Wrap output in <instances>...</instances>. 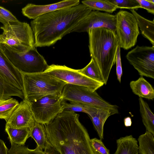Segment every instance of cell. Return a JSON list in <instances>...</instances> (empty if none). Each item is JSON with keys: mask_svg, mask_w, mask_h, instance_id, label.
<instances>
[{"mask_svg": "<svg viewBox=\"0 0 154 154\" xmlns=\"http://www.w3.org/2000/svg\"><path fill=\"white\" fill-rule=\"evenodd\" d=\"M79 115L63 110L44 124L47 137L55 154H94L86 128Z\"/></svg>", "mask_w": 154, "mask_h": 154, "instance_id": "1", "label": "cell"}, {"mask_svg": "<svg viewBox=\"0 0 154 154\" xmlns=\"http://www.w3.org/2000/svg\"><path fill=\"white\" fill-rule=\"evenodd\" d=\"M83 4L47 14L31 21L35 47L49 46L72 31L91 11Z\"/></svg>", "mask_w": 154, "mask_h": 154, "instance_id": "2", "label": "cell"}, {"mask_svg": "<svg viewBox=\"0 0 154 154\" xmlns=\"http://www.w3.org/2000/svg\"><path fill=\"white\" fill-rule=\"evenodd\" d=\"M89 48L106 85L112 66L116 63L119 41L116 32L105 28L88 30Z\"/></svg>", "mask_w": 154, "mask_h": 154, "instance_id": "3", "label": "cell"}, {"mask_svg": "<svg viewBox=\"0 0 154 154\" xmlns=\"http://www.w3.org/2000/svg\"><path fill=\"white\" fill-rule=\"evenodd\" d=\"M23 83L24 99L29 102L46 95H61L66 82L44 72L26 73L20 72Z\"/></svg>", "mask_w": 154, "mask_h": 154, "instance_id": "4", "label": "cell"}, {"mask_svg": "<svg viewBox=\"0 0 154 154\" xmlns=\"http://www.w3.org/2000/svg\"><path fill=\"white\" fill-rule=\"evenodd\" d=\"M0 43L21 55L35 48L33 33L30 25L19 21L10 22L0 27Z\"/></svg>", "mask_w": 154, "mask_h": 154, "instance_id": "5", "label": "cell"}, {"mask_svg": "<svg viewBox=\"0 0 154 154\" xmlns=\"http://www.w3.org/2000/svg\"><path fill=\"white\" fill-rule=\"evenodd\" d=\"M0 44L8 60L20 72L26 73H41L46 70L49 66L35 47L20 55L13 51L5 45Z\"/></svg>", "mask_w": 154, "mask_h": 154, "instance_id": "6", "label": "cell"}, {"mask_svg": "<svg viewBox=\"0 0 154 154\" xmlns=\"http://www.w3.org/2000/svg\"><path fill=\"white\" fill-rule=\"evenodd\" d=\"M61 97L63 100L110 109L119 113L117 106L110 103L103 99L96 91L86 87L67 84L63 88Z\"/></svg>", "mask_w": 154, "mask_h": 154, "instance_id": "7", "label": "cell"}, {"mask_svg": "<svg viewBox=\"0 0 154 154\" xmlns=\"http://www.w3.org/2000/svg\"><path fill=\"white\" fill-rule=\"evenodd\" d=\"M115 15L119 46L128 50L136 45L140 34L137 21L132 13L126 11H120Z\"/></svg>", "mask_w": 154, "mask_h": 154, "instance_id": "8", "label": "cell"}, {"mask_svg": "<svg viewBox=\"0 0 154 154\" xmlns=\"http://www.w3.org/2000/svg\"><path fill=\"white\" fill-rule=\"evenodd\" d=\"M43 72L67 84L84 86L93 91H96L104 85L86 76L79 69L65 65L52 64Z\"/></svg>", "mask_w": 154, "mask_h": 154, "instance_id": "9", "label": "cell"}, {"mask_svg": "<svg viewBox=\"0 0 154 154\" xmlns=\"http://www.w3.org/2000/svg\"><path fill=\"white\" fill-rule=\"evenodd\" d=\"M61 95L45 96L30 102L35 120L45 124L49 122L63 110Z\"/></svg>", "mask_w": 154, "mask_h": 154, "instance_id": "10", "label": "cell"}, {"mask_svg": "<svg viewBox=\"0 0 154 154\" xmlns=\"http://www.w3.org/2000/svg\"><path fill=\"white\" fill-rule=\"evenodd\" d=\"M126 58L141 76L154 79V47L139 46L128 52Z\"/></svg>", "mask_w": 154, "mask_h": 154, "instance_id": "11", "label": "cell"}, {"mask_svg": "<svg viewBox=\"0 0 154 154\" xmlns=\"http://www.w3.org/2000/svg\"><path fill=\"white\" fill-rule=\"evenodd\" d=\"M116 15L99 11H92L72 32H87L90 29L105 28L116 32Z\"/></svg>", "mask_w": 154, "mask_h": 154, "instance_id": "12", "label": "cell"}, {"mask_svg": "<svg viewBox=\"0 0 154 154\" xmlns=\"http://www.w3.org/2000/svg\"><path fill=\"white\" fill-rule=\"evenodd\" d=\"M79 3V0H66L44 5L29 3L22 8V13L28 18L34 20L47 14L77 6Z\"/></svg>", "mask_w": 154, "mask_h": 154, "instance_id": "13", "label": "cell"}, {"mask_svg": "<svg viewBox=\"0 0 154 154\" xmlns=\"http://www.w3.org/2000/svg\"><path fill=\"white\" fill-rule=\"evenodd\" d=\"M35 122L30 102L23 99L6 122V125L15 128H30Z\"/></svg>", "mask_w": 154, "mask_h": 154, "instance_id": "14", "label": "cell"}, {"mask_svg": "<svg viewBox=\"0 0 154 154\" xmlns=\"http://www.w3.org/2000/svg\"><path fill=\"white\" fill-rule=\"evenodd\" d=\"M0 74L8 83L23 91V83L21 74L6 57L0 44Z\"/></svg>", "mask_w": 154, "mask_h": 154, "instance_id": "15", "label": "cell"}, {"mask_svg": "<svg viewBox=\"0 0 154 154\" xmlns=\"http://www.w3.org/2000/svg\"><path fill=\"white\" fill-rule=\"evenodd\" d=\"M29 136L34 140L37 147L47 153L51 149L52 146L47 138L44 124L35 121L33 125L30 128Z\"/></svg>", "mask_w": 154, "mask_h": 154, "instance_id": "16", "label": "cell"}, {"mask_svg": "<svg viewBox=\"0 0 154 154\" xmlns=\"http://www.w3.org/2000/svg\"><path fill=\"white\" fill-rule=\"evenodd\" d=\"M130 86L133 93L139 97L151 100L154 99V88L143 76L131 81Z\"/></svg>", "mask_w": 154, "mask_h": 154, "instance_id": "17", "label": "cell"}, {"mask_svg": "<svg viewBox=\"0 0 154 154\" xmlns=\"http://www.w3.org/2000/svg\"><path fill=\"white\" fill-rule=\"evenodd\" d=\"M117 114L110 109L98 108L95 114L89 117L101 140L103 139V127L106 121L110 116Z\"/></svg>", "mask_w": 154, "mask_h": 154, "instance_id": "18", "label": "cell"}, {"mask_svg": "<svg viewBox=\"0 0 154 154\" xmlns=\"http://www.w3.org/2000/svg\"><path fill=\"white\" fill-rule=\"evenodd\" d=\"M117 148L113 154H138V145L132 135L122 137L116 140Z\"/></svg>", "mask_w": 154, "mask_h": 154, "instance_id": "19", "label": "cell"}, {"mask_svg": "<svg viewBox=\"0 0 154 154\" xmlns=\"http://www.w3.org/2000/svg\"><path fill=\"white\" fill-rule=\"evenodd\" d=\"M135 17L141 34L148 39L154 46V20L152 21L148 20L142 17L135 10L130 9Z\"/></svg>", "mask_w": 154, "mask_h": 154, "instance_id": "20", "label": "cell"}, {"mask_svg": "<svg viewBox=\"0 0 154 154\" xmlns=\"http://www.w3.org/2000/svg\"><path fill=\"white\" fill-rule=\"evenodd\" d=\"M5 130L8 135L10 143H13L18 146H24L29 137V128H15L6 125Z\"/></svg>", "mask_w": 154, "mask_h": 154, "instance_id": "21", "label": "cell"}, {"mask_svg": "<svg viewBox=\"0 0 154 154\" xmlns=\"http://www.w3.org/2000/svg\"><path fill=\"white\" fill-rule=\"evenodd\" d=\"M140 112L143 124L146 131L154 134V115L148 104L141 97H139Z\"/></svg>", "mask_w": 154, "mask_h": 154, "instance_id": "22", "label": "cell"}, {"mask_svg": "<svg viewBox=\"0 0 154 154\" xmlns=\"http://www.w3.org/2000/svg\"><path fill=\"white\" fill-rule=\"evenodd\" d=\"M139 143L138 153L154 154V134L146 131L140 135L137 139Z\"/></svg>", "mask_w": 154, "mask_h": 154, "instance_id": "23", "label": "cell"}, {"mask_svg": "<svg viewBox=\"0 0 154 154\" xmlns=\"http://www.w3.org/2000/svg\"><path fill=\"white\" fill-rule=\"evenodd\" d=\"M11 96L24 99L22 91L8 83L0 74V99L6 100Z\"/></svg>", "mask_w": 154, "mask_h": 154, "instance_id": "24", "label": "cell"}, {"mask_svg": "<svg viewBox=\"0 0 154 154\" xmlns=\"http://www.w3.org/2000/svg\"><path fill=\"white\" fill-rule=\"evenodd\" d=\"M61 105L63 110L75 112H84L86 113L89 117L92 116L95 114L98 108L70 101V103H68L64 100H63Z\"/></svg>", "mask_w": 154, "mask_h": 154, "instance_id": "25", "label": "cell"}, {"mask_svg": "<svg viewBox=\"0 0 154 154\" xmlns=\"http://www.w3.org/2000/svg\"><path fill=\"white\" fill-rule=\"evenodd\" d=\"M82 2L92 11H101L110 14L117 9L116 7L107 0H86Z\"/></svg>", "mask_w": 154, "mask_h": 154, "instance_id": "26", "label": "cell"}, {"mask_svg": "<svg viewBox=\"0 0 154 154\" xmlns=\"http://www.w3.org/2000/svg\"><path fill=\"white\" fill-rule=\"evenodd\" d=\"M79 71L83 74L91 79L104 83L100 71L93 59L91 58L88 64L83 68L79 69Z\"/></svg>", "mask_w": 154, "mask_h": 154, "instance_id": "27", "label": "cell"}, {"mask_svg": "<svg viewBox=\"0 0 154 154\" xmlns=\"http://www.w3.org/2000/svg\"><path fill=\"white\" fill-rule=\"evenodd\" d=\"M19 103L17 100L11 97L4 100L0 103V119L6 122Z\"/></svg>", "mask_w": 154, "mask_h": 154, "instance_id": "28", "label": "cell"}, {"mask_svg": "<svg viewBox=\"0 0 154 154\" xmlns=\"http://www.w3.org/2000/svg\"><path fill=\"white\" fill-rule=\"evenodd\" d=\"M11 147L8 150V154H48L37 147L34 149H30L27 146H18L11 142Z\"/></svg>", "mask_w": 154, "mask_h": 154, "instance_id": "29", "label": "cell"}, {"mask_svg": "<svg viewBox=\"0 0 154 154\" xmlns=\"http://www.w3.org/2000/svg\"><path fill=\"white\" fill-rule=\"evenodd\" d=\"M117 8L137 10L141 7L137 0H107Z\"/></svg>", "mask_w": 154, "mask_h": 154, "instance_id": "30", "label": "cell"}, {"mask_svg": "<svg viewBox=\"0 0 154 154\" xmlns=\"http://www.w3.org/2000/svg\"><path fill=\"white\" fill-rule=\"evenodd\" d=\"M90 145L94 154H110L109 150L100 139L96 138L90 139Z\"/></svg>", "mask_w": 154, "mask_h": 154, "instance_id": "31", "label": "cell"}, {"mask_svg": "<svg viewBox=\"0 0 154 154\" xmlns=\"http://www.w3.org/2000/svg\"><path fill=\"white\" fill-rule=\"evenodd\" d=\"M19 21L10 11L0 6V23L3 25L10 22Z\"/></svg>", "mask_w": 154, "mask_h": 154, "instance_id": "32", "label": "cell"}, {"mask_svg": "<svg viewBox=\"0 0 154 154\" xmlns=\"http://www.w3.org/2000/svg\"><path fill=\"white\" fill-rule=\"evenodd\" d=\"M116 74L117 79L120 83L122 75V69L120 55V48L118 46L116 56Z\"/></svg>", "mask_w": 154, "mask_h": 154, "instance_id": "33", "label": "cell"}, {"mask_svg": "<svg viewBox=\"0 0 154 154\" xmlns=\"http://www.w3.org/2000/svg\"><path fill=\"white\" fill-rule=\"evenodd\" d=\"M141 8L145 9L148 13L154 14V4L149 2L148 0H137Z\"/></svg>", "mask_w": 154, "mask_h": 154, "instance_id": "34", "label": "cell"}, {"mask_svg": "<svg viewBox=\"0 0 154 154\" xmlns=\"http://www.w3.org/2000/svg\"><path fill=\"white\" fill-rule=\"evenodd\" d=\"M8 150L4 141L0 139V154H8Z\"/></svg>", "mask_w": 154, "mask_h": 154, "instance_id": "35", "label": "cell"}, {"mask_svg": "<svg viewBox=\"0 0 154 154\" xmlns=\"http://www.w3.org/2000/svg\"><path fill=\"white\" fill-rule=\"evenodd\" d=\"M124 123L125 126L126 127H130L132 124L131 119L130 117H128L124 119Z\"/></svg>", "mask_w": 154, "mask_h": 154, "instance_id": "36", "label": "cell"}, {"mask_svg": "<svg viewBox=\"0 0 154 154\" xmlns=\"http://www.w3.org/2000/svg\"><path fill=\"white\" fill-rule=\"evenodd\" d=\"M151 3L154 4V0H148Z\"/></svg>", "mask_w": 154, "mask_h": 154, "instance_id": "37", "label": "cell"}, {"mask_svg": "<svg viewBox=\"0 0 154 154\" xmlns=\"http://www.w3.org/2000/svg\"><path fill=\"white\" fill-rule=\"evenodd\" d=\"M4 100H2L0 99V103H2Z\"/></svg>", "mask_w": 154, "mask_h": 154, "instance_id": "38", "label": "cell"}]
</instances>
